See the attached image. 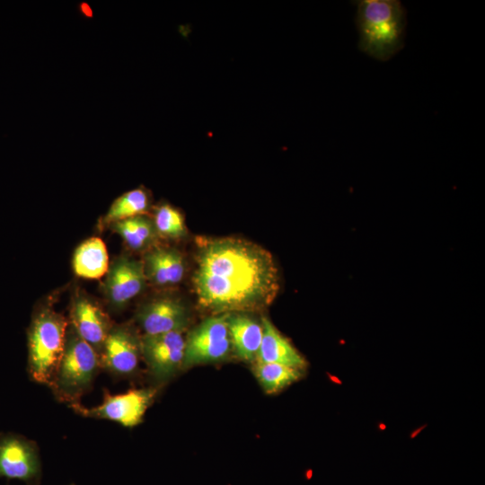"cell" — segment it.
I'll return each instance as SVG.
<instances>
[{
    "mask_svg": "<svg viewBox=\"0 0 485 485\" xmlns=\"http://www.w3.org/2000/svg\"><path fill=\"white\" fill-rule=\"evenodd\" d=\"M195 259L197 301L216 314L263 309L278 293L275 260L259 244L234 237H200Z\"/></svg>",
    "mask_w": 485,
    "mask_h": 485,
    "instance_id": "obj_1",
    "label": "cell"
},
{
    "mask_svg": "<svg viewBox=\"0 0 485 485\" xmlns=\"http://www.w3.org/2000/svg\"><path fill=\"white\" fill-rule=\"evenodd\" d=\"M354 4L358 48L378 61L390 60L404 47V5L399 0H357Z\"/></svg>",
    "mask_w": 485,
    "mask_h": 485,
    "instance_id": "obj_2",
    "label": "cell"
},
{
    "mask_svg": "<svg viewBox=\"0 0 485 485\" xmlns=\"http://www.w3.org/2000/svg\"><path fill=\"white\" fill-rule=\"evenodd\" d=\"M67 331L66 320L50 308L36 313L28 329V374L50 387L61 361Z\"/></svg>",
    "mask_w": 485,
    "mask_h": 485,
    "instance_id": "obj_3",
    "label": "cell"
},
{
    "mask_svg": "<svg viewBox=\"0 0 485 485\" xmlns=\"http://www.w3.org/2000/svg\"><path fill=\"white\" fill-rule=\"evenodd\" d=\"M101 367L100 355L70 325L67 327L64 353L50 385L55 396L68 405L79 403L92 387Z\"/></svg>",
    "mask_w": 485,
    "mask_h": 485,
    "instance_id": "obj_4",
    "label": "cell"
},
{
    "mask_svg": "<svg viewBox=\"0 0 485 485\" xmlns=\"http://www.w3.org/2000/svg\"><path fill=\"white\" fill-rule=\"evenodd\" d=\"M227 313L205 319L185 338L182 366L218 362L233 350L227 326Z\"/></svg>",
    "mask_w": 485,
    "mask_h": 485,
    "instance_id": "obj_5",
    "label": "cell"
},
{
    "mask_svg": "<svg viewBox=\"0 0 485 485\" xmlns=\"http://www.w3.org/2000/svg\"><path fill=\"white\" fill-rule=\"evenodd\" d=\"M155 394L154 389H134L115 395L106 392L102 402L96 407L87 408L80 402L69 407L84 417L112 420L132 428L142 421Z\"/></svg>",
    "mask_w": 485,
    "mask_h": 485,
    "instance_id": "obj_6",
    "label": "cell"
},
{
    "mask_svg": "<svg viewBox=\"0 0 485 485\" xmlns=\"http://www.w3.org/2000/svg\"><path fill=\"white\" fill-rule=\"evenodd\" d=\"M0 478L39 485L41 463L37 445L15 433H0Z\"/></svg>",
    "mask_w": 485,
    "mask_h": 485,
    "instance_id": "obj_7",
    "label": "cell"
},
{
    "mask_svg": "<svg viewBox=\"0 0 485 485\" xmlns=\"http://www.w3.org/2000/svg\"><path fill=\"white\" fill-rule=\"evenodd\" d=\"M185 350L183 331L141 337V353L150 373L159 382L169 380L182 366Z\"/></svg>",
    "mask_w": 485,
    "mask_h": 485,
    "instance_id": "obj_8",
    "label": "cell"
},
{
    "mask_svg": "<svg viewBox=\"0 0 485 485\" xmlns=\"http://www.w3.org/2000/svg\"><path fill=\"white\" fill-rule=\"evenodd\" d=\"M146 281L143 262L121 256L108 269L103 286L104 295L109 304L119 310L143 292Z\"/></svg>",
    "mask_w": 485,
    "mask_h": 485,
    "instance_id": "obj_9",
    "label": "cell"
},
{
    "mask_svg": "<svg viewBox=\"0 0 485 485\" xmlns=\"http://www.w3.org/2000/svg\"><path fill=\"white\" fill-rule=\"evenodd\" d=\"M141 356V338L127 325L111 327L100 354L101 366L118 376L134 374Z\"/></svg>",
    "mask_w": 485,
    "mask_h": 485,
    "instance_id": "obj_10",
    "label": "cell"
},
{
    "mask_svg": "<svg viewBox=\"0 0 485 485\" xmlns=\"http://www.w3.org/2000/svg\"><path fill=\"white\" fill-rule=\"evenodd\" d=\"M137 320L145 335L183 331L189 324L190 313L180 299L163 296L143 304L137 313Z\"/></svg>",
    "mask_w": 485,
    "mask_h": 485,
    "instance_id": "obj_11",
    "label": "cell"
},
{
    "mask_svg": "<svg viewBox=\"0 0 485 485\" xmlns=\"http://www.w3.org/2000/svg\"><path fill=\"white\" fill-rule=\"evenodd\" d=\"M70 320L76 333L100 355L112 327L102 308L90 297L79 295L73 301Z\"/></svg>",
    "mask_w": 485,
    "mask_h": 485,
    "instance_id": "obj_12",
    "label": "cell"
},
{
    "mask_svg": "<svg viewBox=\"0 0 485 485\" xmlns=\"http://www.w3.org/2000/svg\"><path fill=\"white\" fill-rule=\"evenodd\" d=\"M146 280L165 288L180 284L186 272V263L181 251L167 246H154L143 259Z\"/></svg>",
    "mask_w": 485,
    "mask_h": 485,
    "instance_id": "obj_13",
    "label": "cell"
},
{
    "mask_svg": "<svg viewBox=\"0 0 485 485\" xmlns=\"http://www.w3.org/2000/svg\"><path fill=\"white\" fill-rule=\"evenodd\" d=\"M261 324L263 332L257 361L304 369L307 363L291 342L277 330L268 318L262 317Z\"/></svg>",
    "mask_w": 485,
    "mask_h": 485,
    "instance_id": "obj_14",
    "label": "cell"
},
{
    "mask_svg": "<svg viewBox=\"0 0 485 485\" xmlns=\"http://www.w3.org/2000/svg\"><path fill=\"white\" fill-rule=\"evenodd\" d=\"M227 326L233 350L242 360L257 358L262 340V324L247 313H227Z\"/></svg>",
    "mask_w": 485,
    "mask_h": 485,
    "instance_id": "obj_15",
    "label": "cell"
},
{
    "mask_svg": "<svg viewBox=\"0 0 485 485\" xmlns=\"http://www.w3.org/2000/svg\"><path fill=\"white\" fill-rule=\"evenodd\" d=\"M75 273L82 278L96 279L107 273L109 259L101 239L93 237L80 244L74 255Z\"/></svg>",
    "mask_w": 485,
    "mask_h": 485,
    "instance_id": "obj_16",
    "label": "cell"
},
{
    "mask_svg": "<svg viewBox=\"0 0 485 485\" xmlns=\"http://www.w3.org/2000/svg\"><path fill=\"white\" fill-rule=\"evenodd\" d=\"M110 227L120 235L125 243L133 251H148L155 246L158 234L153 219L146 215L117 221Z\"/></svg>",
    "mask_w": 485,
    "mask_h": 485,
    "instance_id": "obj_17",
    "label": "cell"
},
{
    "mask_svg": "<svg viewBox=\"0 0 485 485\" xmlns=\"http://www.w3.org/2000/svg\"><path fill=\"white\" fill-rule=\"evenodd\" d=\"M150 205L151 196L147 190L143 187L131 190L113 201L102 222L111 225L117 221L145 215Z\"/></svg>",
    "mask_w": 485,
    "mask_h": 485,
    "instance_id": "obj_18",
    "label": "cell"
},
{
    "mask_svg": "<svg viewBox=\"0 0 485 485\" xmlns=\"http://www.w3.org/2000/svg\"><path fill=\"white\" fill-rule=\"evenodd\" d=\"M254 374L263 390L277 393L302 377L303 369L276 363H257Z\"/></svg>",
    "mask_w": 485,
    "mask_h": 485,
    "instance_id": "obj_19",
    "label": "cell"
},
{
    "mask_svg": "<svg viewBox=\"0 0 485 485\" xmlns=\"http://www.w3.org/2000/svg\"><path fill=\"white\" fill-rule=\"evenodd\" d=\"M153 222L158 236L181 239L187 235L184 216L170 204L163 203L155 207Z\"/></svg>",
    "mask_w": 485,
    "mask_h": 485,
    "instance_id": "obj_20",
    "label": "cell"
}]
</instances>
